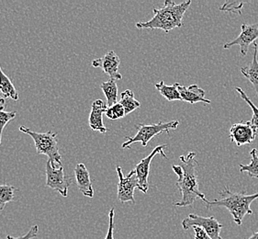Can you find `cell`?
<instances>
[{
  "label": "cell",
  "instance_id": "cell-1",
  "mask_svg": "<svg viewBox=\"0 0 258 239\" xmlns=\"http://www.w3.org/2000/svg\"><path fill=\"white\" fill-rule=\"evenodd\" d=\"M179 159L181 165L172 166L173 170L177 175L176 188L182 193L180 202L175 203V205L177 207L191 206L198 199L206 202L205 194L200 191L199 187L196 153L189 152L186 156H181Z\"/></svg>",
  "mask_w": 258,
  "mask_h": 239
},
{
  "label": "cell",
  "instance_id": "cell-2",
  "mask_svg": "<svg viewBox=\"0 0 258 239\" xmlns=\"http://www.w3.org/2000/svg\"><path fill=\"white\" fill-rule=\"evenodd\" d=\"M190 5V0L183 1L180 4H176L172 0H165L163 7L155 8L153 10L154 17L150 21L137 22L136 27L140 30L158 29L169 32L175 28L182 27V19Z\"/></svg>",
  "mask_w": 258,
  "mask_h": 239
},
{
  "label": "cell",
  "instance_id": "cell-3",
  "mask_svg": "<svg viewBox=\"0 0 258 239\" xmlns=\"http://www.w3.org/2000/svg\"><path fill=\"white\" fill-rule=\"evenodd\" d=\"M220 195L221 199H215L213 201L206 200L204 203H206L207 208L212 209L213 206H217L227 209L232 214L234 223L238 225L242 224L246 214H253L251 203L258 199V193L254 194H246L244 192L232 193L228 187L223 188Z\"/></svg>",
  "mask_w": 258,
  "mask_h": 239
},
{
  "label": "cell",
  "instance_id": "cell-4",
  "mask_svg": "<svg viewBox=\"0 0 258 239\" xmlns=\"http://www.w3.org/2000/svg\"><path fill=\"white\" fill-rule=\"evenodd\" d=\"M20 131L23 134L30 135L33 139L38 155L42 154L48 156V159L53 166L62 165V156L59 152L56 139L57 133H53L52 131H48L45 133H37L22 125L20 127Z\"/></svg>",
  "mask_w": 258,
  "mask_h": 239
},
{
  "label": "cell",
  "instance_id": "cell-5",
  "mask_svg": "<svg viewBox=\"0 0 258 239\" xmlns=\"http://www.w3.org/2000/svg\"><path fill=\"white\" fill-rule=\"evenodd\" d=\"M179 126L178 121H172L168 123L160 122L155 125H136L135 127L137 129V134L134 137L126 136V141L122 144L121 147L129 148L131 145L135 143H141L142 146L145 147L148 145L150 141L152 140L156 135H161L163 133L169 134L171 130H176Z\"/></svg>",
  "mask_w": 258,
  "mask_h": 239
},
{
  "label": "cell",
  "instance_id": "cell-6",
  "mask_svg": "<svg viewBox=\"0 0 258 239\" xmlns=\"http://www.w3.org/2000/svg\"><path fill=\"white\" fill-rule=\"evenodd\" d=\"M46 186L57 193H60L62 197H68V189L71 184V180L64 173L63 166H53L48 159L46 163Z\"/></svg>",
  "mask_w": 258,
  "mask_h": 239
},
{
  "label": "cell",
  "instance_id": "cell-7",
  "mask_svg": "<svg viewBox=\"0 0 258 239\" xmlns=\"http://www.w3.org/2000/svg\"><path fill=\"white\" fill-rule=\"evenodd\" d=\"M193 226H199L203 229L212 239H222L221 231L223 225L220 224L214 216L203 217L191 213L182 221V227L184 230H188Z\"/></svg>",
  "mask_w": 258,
  "mask_h": 239
},
{
  "label": "cell",
  "instance_id": "cell-8",
  "mask_svg": "<svg viewBox=\"0 0 258 239\" xmlns=\"http://www.w3.org/2000/svg\"><path fill=\"white\" fill-rule=\"evenodd\" d=\"M119 184H118V199L120 203H135V190L139 186L138 177L136 175L135 169L131 170L127 176H124L121 167L117 166L116 167Z\"/></svg>",
  "mask_w": 258,
  "mask_h": 239
},
{
  "label": "cell",
  "instance_id": "cell-9",
  "mask_svg": "<svg viewBox=\"0 0 258 239\" xmlns=\"http://www.w3.org/2000/svg\"><path fill=\"white\" fill-rule=\"evenodd\" d=\"M165 147H166V145H161V146H156L155 149L152 151V153L150 154L149 156H147L144 159H142L135 166V169L136 171L137 177H138V182H139L138 190L141 191L142 193H147L148 190H149L148 177H149L150 174V166H151V162L153 160V158L156 155H160L163 157L167 158V156L164 152Z\"/></svg>",
  "mask_w": 258,
  "mask_h": 239
},
{
  "label": "cell",
  "instance_id": "cell-10",
  "mask_svg": "<svg viewBox=\"0 0 258 239\" xmlns=\"http://www.w3.org/2000/svg\"><path fill=\"white\" fill-rule=\"evenodd\" d=\"M258 39V23L248 25L243 23L241 26V33L234 40L226 42L223 45V49H229L234 45L240 46L241 55L245 56L247 54L248 48L250 44L254 43Z\"/></svg>",
  "mask_w": 258,
  "mask_h": 239
},
{
  "label": "cell",
  "instance_id": "cell-11",
  "mask_svg": "<svg viewBox=\"0 0 258 239\" xmlns=\"http://www.w3.org/2000/svg\"><path fill=\"white\" fill-rule=\"evenodd\" d=\"M257 131L253 129L249 122L234 124L230 129L231 142H234L238 147L251 144L256 137Z\"/></svg>",
  "mask_w": 258,
  "mask_h": 239
},
{
  "label": "cell",
  "instance_id": "cell-12",
  "mask_svg": "<svg viewBox=\"0 0 258 239\" xmlns=\"http://www.w3.org/2000/svg\"><path fill=\"white\" fill-rule=\"evenodd\" d=\"M119 64L120 59L119 55L114 51H109L103 57L98 58L92 61L94 68H101L104 73L107 74L109 78L115 80L122 79V76L119 72Z\"/></svg>",
  "mask_w": 258,
  "mask_h": 239
},
{
  "label": "cell",
  "instance_id": "cell-13",
  "mask_svg": "<svg viewBox=\"0 0 258 239\" xmlns=\"http://www.w3.org/2000/svg\"><path fill=\"white\" fill-rule=\"evenodd\" d=\"M108 106L103 100H94L88 118V125L92 130L98 131L100 134H105L108 131L103 123V114L106 112Z\"/></svg>",
  "mask_w": 258,
  "mask_h": 239
},
{
  "label": "cell",
  "instance_id": "cell-14",
  "mask_svg": "<svg viewBox=\"0 0 258 239\" xmlns=\"http://www.w3.org/2000/svg\"><path fill=\"white\" fill-rule=\"evenodd\" d=\"M75 177L77 181L78 190L84 196L88 198L94 197V188L90 174L87 166L83 163H78L75 167Z\"/></svg>",
  "mask_w": 258,
  "mask_h": 239
},
{
  "label": "cell",
  "instance_id": "cell-15",
  "mask_svg": "<svg viewBox=\"0 0 258 239\" xmlns=\"http://www.w3.org/2000/svg\"><path fill=\"white\" fill-rule=\"evenodd\" d=\"M178 90L180 93L181 99L190 104H196L199 102H205L207 104L211 103L210 99L205 98V91L200 88L198 85L194 84L189 87H185L178 85Z\"/></svg>",
  "mask_w": 258,
  "mask_h": 239
},
{
  "label": "cell",
  "instance_id": "cell-16",
  "mask_svg": "<svg viewBox=\"0 0 258 239\" xmlns=\"http://www.w3.org/2000/svg\"><path fill=\"white\" fill-rule=\"evenodd\" d=\"M258 43L255 42L253 43V55L252 62L250 63L246 67L241 68V72L244 78L252 83L256 92L258 98Z\"/></svg>",
  "mask_w": 258,
  "mask_h": 239
},
{
  "label": "cell",
  "instance_id": "cell-17",
  "mask_svg": "<svg viewBox=\"0 0 258 239\" xmlns=\"http://www.w3.org/2000/svg\"><path fill=\"white\" fill-rule=\"evenodd\" d=\"M0 94L3 98H10L14 100L19 99V93L15 86L11 82V78L6 75L0 67Z\"/></svg>",
  "mask_w": 258,
  "mask_h": 239
},
{
  "label": "cell",
  "instance_id": "cell-18",
  "mask_svg": "<svg viewBox=\"0 0 258 239\" xmlns=\"http://www.w3.org/2000/svg\"><path fill=\"white\" fill-rule=\"evenodd\" d=\"M100 88L102 89V91L105 94V97L107 99L106 104L108 107H111L116 103H118L119 89L117 86V80L109 78L108 81H105L100 85Z\"/></svg>",
  "mask_w": 258,
  "mask_h": 239
},
{
  "label": "cell",
  "instance_id": "cell-19",
  "mask_svg": "<svg viewBox=\"0 0 258 239\" xmlns=\"http://www.w3.org/2000/svg\"><path fill=\"white\" fill-rule=\"evenodd\" d=\"M178 83H175L172 86L166 85L164 81H160L158 84H155V89H157L161 95L167 99L168 101L174 100H182L180 93L178 90Z\"/></svg>",
  "mask_w": 258,
  "mask_h": 239
},
{
  "label": "cell",
  "instance_id": "cell-20",
  "mask_svg": "<svg viewBox=\"0 0 258 239\" xmlns=\"http://www.w3.org/2000/svg\"><path fill=\"white\" fill-rule=\"evenodd\" d=\"M119 103L122 105L125 114L128 115L135 111V109L141 107V103L137 99H135V93L131 89H126L122 93L120 94V100Z\"/></svg>",
  "mask_w": 258,
  "mask_h": 239
},
{
  "label": "cell",
  "instance_id": "cell-21",
  "mask_svg": "<svg viewBox=\"0 0 258 239\" xmlns=\"http://www.w3.org/2000/svg\"><path fill=\"white\" fill-rule=\"evenodd\" d=\"M6 99L0 98V145L2 140V133L6 127L12 119H15L17 112L16 111H8L5 109Z\"/></svg>",
  "mask_w": 258,
  "mask_h": 239
},
{
  "label": "cell",
  "instance_id": "cell-22",
  "mask_svg": "<svg viewBox=\"0 0 258 239\" xmlns=\"http://www.w3.org/2000/svg\"><path fill=\"white\" fill-rule=\"evenodd\" d=\"M251 162L247 165L240 164V172H247L248 176L251 177H257L258 178V156L257 150L253 148L251 152Z\"/></svg>",
  "mask_w": 258,
  "mask_h": 239
},
{
  "label": "cell",
  "instance_id": "cell-23",
  "mask_svg": "<svg viewBox=\"0 0 258 239\" xmlns=\"http://www.w3.org/2000/svg\"><path fill=\"white\" fill-rule=\"evenodd\" d=\"M15 191L16 188L10 184L0 185V211L5 208L7 203L14 200Z\"/></svg>",
  "mask_w": 258,
  "mask_h": 239
},
{
  "label": "cell",
  "instance_id": "cell-24",
  "mask_svg": "<svg viewBox=\"0 0 258 239\" xmlns=\"http://www.w3.org/2000/svg\"><path fill=\"white\" fill-rule=\"evenodd\" d=\"M235 90L237 91L239 95L241 96V98L247 103L250 107H251V109L253 110V117H252V119L251 121H249V123H250V125H252V127H253V129H255V130L258 131V108L255 106V105L253 104V102H252V100L248 98L247 95L245 94V92L243 91V89H241V88H239V87H236L235 88Z\"/></svg>",
  "mask_w": 258,
  "mask_h": 239
},
{
  "label": "cell",
  "instance_id": "cell-25",
  "mask_svg": "<svg viewBox=\"0 0 258 239\" xmlns=\"http://www.w3.org/2000/svg\"><path fill=\"white\" fill-rule=\"evenodd\" d=\"M105 114L110 119H121L126 115L122 105L120 104L119 102L111 106V107H108Z\"/></svg>",
  "mask_w": 258,
  "mask_h": 239
},
{
  "label": "cell",
  "instance_id": "cell-26",
  "mask_svg": "<svg viewBox=\"0 0 258 239\" xmlns=\"http://www.w3.org/2000/svg\"><path fill=\"white\" fill-rule=\"evenodd\" d=\"M39 233V226L35 224V225H33V226H31V228L30 229V231L27 233L26 234H24V235H21V236H19V237H14V236H12L11 234H8L7 235V239H32L35 238L37 237V234Z\"/></svg>",
  "mask_w": 258,
  "mask_h": 239
},
{
  "label": "cell",
  "instance_id": "cell-27",
  "mask_svg": "<svg viewBox=\"0 0 258 239\" xmlns=\"http://www.w3.org/2000/svg\"><path fill=\"white\" fill-rule=\"evenodd\" d=\"M114 216H115V209H110L109 213V229H108V233L106 234L105 239H114Z\"/></svg>",
  "mask_w": 258,
  "mask_h": 239
},
{
  "label": "cell",
  "instance_id": "cell-28",
  "mask_svg": "<svg viewBox=\"0 0 258 239\" xmlns=\"http://www.w3.org/2000/svg\"><path fill=\"white\" fill-rule=\"evenodd\" d=\"M195 233V239H212L209 234L203 229L199 227V226H193L192 227Z\"/></svg>",
  "mask_w": 258,
  "mask_h": 239
},
{
  "label": "cell",
  "instance_id": "cell-29",
  "mask_svg": "<svg viewBox=\"0 0 258 239\" xmlns=\"http://www.w3.org/2000/svg\"><path fill=\"white\" fill-rule=\"evenodd\" d=\"M246 239H258V231L257 232H254V233H253L252 235H250V236Z\"/></svg>",
  "mask_w": 258,
  "mask_h": 239
},
{
  "label": "cell",
  "instance_id": "cell-30",
  "mask_svg": "<svg viewBox=\"0 0 258 239\" xmlns=\"http://www.w3.org/2000/svg\"><path fill=\"white\" fill-rule=\"evenodd\" d=\"M0 98H3V97H2V95H1V94H0Z\"/></svg>",
  "mask_w": 258,
  "mask_h": 239
}]
</instances>
